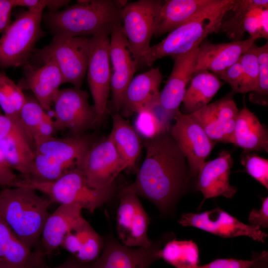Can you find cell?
<instances>
[{
  "instance_id": "obj_44",
  "label": "cell",
  "mask_w": 268,
  "mask_h": 268,
  "mask_svg": "<svg viewBox=\"0 0 268 268\" xmlns=\"http://www.w3.org/2000/svg\"><path fill=\"white\" fill-rule=\"evenodd\" d=\"M13 170L0 148V186L5 188L15 187L19 179Z\"/></svg>"
},
{
  "instance_id": "obj_45",
  "label": "cell",
  "mask_w": 268,
  "mask_h": 268,
  "mask_svg": "<svg viewBox=\"0 0 268 268\" xmlns=\"http://www.w3.org/2000/svg\"><path fill=\"white\" fill-rule=\"evenodd\" d=\"M14 7L11 0H0V33L9 25L10 15Z\"/></svg>"
},
{
  "instance_id": "obj_43",
  "label": "cell",
  "mask_w": 268,
  "mask_h": 268,
  "mask_svg": "<svg viewBox=\"0 0 268 268\" xmlns=\"http://www.w3.org/2000/svg\"><path fill=\"white\" fill-rule=\"evenodd\" d=\"M252 260H236L234 259H217L210 263L198 266L196 268H251Z\"/></svg>"
},
{
  "instance_id": "obj_12",
  "label": "cell",
  "mask_w": 268,
  "mask_h": 268,
  "mask_svg": "<svg viewBox=\"0 0 268 268\" xmlns=\"http://www.w3.org/2000/svg\"><path fill=\"white\" fill-rule=\"evenodd\" d=\"M109 35L104 33L90 37V50L86 73L98 122L101 121L106 115L111 86Z\"/></svg>"
},
{
  "instance_id": "obj_35",
  "label": "cell",
  "mask_w": 268,
  "mask_h": 268,
  "mask_svg": "<svg viewBox=\"0 0 268 268\" xmlns=\"http://www.w3.org/2000/svg\"><path fill=\"white\" fill-rule=\"evenodd\" d=\"M26 100L22 90L4 72L0 71V107L4 114L20 119V112Z\"/></svg>"
},
{
  "instance_id": "obj_11",
  "label": "cell",
  "mask_w": 268,
  "mask_h": 268,
  "mask_svg": "<svg viewBox=\"0 0 268 268\" xmlns=\"http://www.w3.org/2000/svg\"><path fill=\"white\" fill-rule=\"evenodd\" d=\"M174 119L169 133L186 157L191 177L197 179L216 142L189 115L179 111Z\"/></svg>"
},
{
  "instance_id": "obj_39",
  "label": "cell",
  "mask_w": 268,
  "mask_h": 268,
  "mask_svg": "<svg viewBox=\"0 0 268 268\" xmlns=\"http://www.w3.org/2000/svg\"><path fill=\"white\" fill-rule=\"evenodd\" d=\"M249 99L256 104L267 106L268 103V63L259 65V84L257 89L250 92Z\"/></svg>"
},
{
  "instance_id": "obj_47",
  "label": "cell",
  "mask_w": 268,
  "mask_h": 268,
  "mask_svg": "<svg viewBox=\"0 0 268 268\" xmlns=\"http://www.w3.org/2000/svg\"><path fill=\"white\" fill-rule=\"evenodd\" d=\"M255 55L259 65L268 63V43L258 47L254 45Z\"/></svg>"
},
{
  "instance_id": "obj_22",
  "label": "cell",
  "mask_w": 268,
  "mask_h": 268,
  "mask_svg": "<svg viewBox=\"0 0 268 268\" xmlns=\"http://www.w3.org/2000/svg\"><path fill=\"white\" fill-rule=\"evenodd\" d=\"M233 159L227 150L221 151L217 157L205 161L197 177V187L204 199L223 196L231 199L237 188L230 184L231 169Z\"/></svg>"
},
{
  "instance_id": "obj_27",
  "label": "cell",
  "mask_w": 268,
  "mask_h": 268,
  "mask_svg": "<svg viewBox=\"0 0 268 268\" xmlns=\"http://www.w3.org/2000/svg\"><path fill=\"white\" fill-rule=\"evenodd\" d=\"M45 256L24 244L0 217V268H45Z\"/></svg>"
},
{
  "instance_id": "obj_32",
  "label": "cell",
  "mask_w": 268,
  "mask_h": 268,
  "mask_svg": "<svg viewBox=\"0 0 268 268\" xmlns=\"http://www.w3.org/2000/svg\"><path fill=\"white\" fill-rule=\"evenodd\" d=\"M112 119V129L109 137L127 168L134 167L142 147L140 136L121 115L114 114Z\"/></svg>"
},
{
  "instance_id": "obj_25",
  "label": "cell",
  "mask_w": 268,
  "mask_h": 268,
  "mask_svg": "<svg viewBox=\"0 0 268 268\" xmlns=\"http://www.w3.org/2000/svg\"><path fill=\"white\" fill-rule=\"evenodd\" d=\"M24 77L18 84L23 89H29L35 99L46 111L51 110L54 98L63 84V76L56 64L49 62L35 68L26 64Z\"/></svg>"
},
{
  "instance_id": "obj_9",
  "label": "cell",
  "mask_w": 268,
  "mask_h": 268,
  "mask_svg": "<svg viewBox=\"0 0 268 268\" xmlns=\"http://www.w3.org/2000/svg\"><path fill=\"white\" fill-rule=\"evenodd\" d=\"M89 95L80 88L59 89L53 101L54 126L56 132L68 130L80 134L97 123L96 110L89 104Z\"/></svg>"
},
{
  "instance_id": "obj_26",
  "label": "cell",
  "mask_w": 268,
  "mask_h": 268,
  "mask_svg": "<svg viewBox=\"0 0 268 268\" xmlns=\"http://www.w3.org/2000/svg\"><path fill=\"white\" fill-rule=\"evenodd\" d=\"M223 0H164L154 32L158 37L190 21L220 4Z\"/></svg>"
},
{
  "instance_id": "obj_13",
  "label": "cell",
  "mask_w": 268,
  "mask_h": 268,
  "mask_svg": "<svg viewBox=\"0 0 268 268\" xmlns=\"http://www.w3.org/2000/svg\"><path fill=\"white\" fill-rule=\"evenodd\" d=\"M76 168L82 171L91 187L102 189L114 185L118 176L127 168L108 137L91 145Z\"/></svg>"
},
{
  "instance_id": "obj_17",
  "label": "cell",
  "mask_w": 268,
  "mask_h": 268,
  "mask_svg": "<svg viewBox=\"0 0 268 268\" xmlns=\"http://www.w3.org/2000/svg\"><path fill=\"white\" fill-rule=\"evenodd\" d=\"M110 35L109 57L113 70L110 89L113 107L119 112L126 89L138 65L124 33L122 24L114 27Z\"/></svg>"
},
{
  "instance_id": "obj_31",
  "label": "cell",
  "mask_w": 268,
  "mask_h": 268,
  "mask_svg": "<svg viewBox=\"0 0 268 268\" xmlns=\"http://www.w3.org/2000/svg\"><path fill=\"white\" fill-rule=\"evenodd\" d=\"M223 85L217 76L209 71L196 73L182 101L184 114H190L208 104Z\"/></svg>"
},
{
  "instance_id": "obj_2",
  "label": "cell",
  "mask_w": 268,
  "mask_h": 268,
  "mask_svg": "<svg viewBox=\"0 0 268 268\" xmlns=\"http://www.w3.org/2000/svg\"><path fill=\"white\" fill-rule=\"evenodd\" d=\"M127 0H77L61 11L50 12L45 16L51 30L55 34L72 37H93L110 34L122 23V11Z\"/></svg>"
},
{
  "instance_id": "obj_28",
  "label": "cell",
  "mask_w": 268,
  "mask_h": 268,
  "mask_svg": "<svg viewBox=\"0 0 268 268\" xmlns=\"http://www.w3.org/2000/svg\"><path fill=\"white\" fill-rule=\"evenodd\" d=\"M91 145L81 135L66 138L50 136L34 143L35 153L71 169L76 168Z\"/></svg>"
},
{
  "instance_id": "obj_37",
  "label": "cell",
  "mask_w": 268,
  "mask_h": 268,
  "mask_svg": "<svg viewBox=\"0 0 268 268\" xmlns=\"http://www.w3.org/2000/svg\"><path fill=\"white\" fill-rule=\"evenodd\" d=\"M253 44L240 58L239 62L243 71V82L241 94L257 89L259 79V65Z\"/></svg>"
},
{
  "instance_id": "obj_15",
  "label": "cell",
  "mask_w": 268,
  "mask_h": 268,
  "mask_svg": "<svg viewBox=\"0 0 268 268\" xmlns=\"http://www.w3.org/2000/svg\"><path fill=\"white\" fill-rule=\"evenodd\" d=\"M168 238L153 241L148 247H130L109 235L104 238V248L99 257L87 264V268H149L160 259L159 252Z\"/></svg>"
},
{
  "instance_id": "obj_41",
  "label": "cell",
  "mask_w": 268,
  "mask_h": 268,
  "mask_svg": "<svg viewBox=\"0 0 268 268\" xmlns=\"http://www.w3.org/2000/svg\"><path fill=\"white\" fill-rule=\"evenodd\" d=\"M216 75L230 86L232 92L241 93L243 71L239 61Z\"/></svg>"
},
{
  "instance_id": "obj_21",
  "label": "cell",
  "mask_w": 268,
  "mask_h": 268,
  "mask_svg": "<svg viewBox=\"0 0 268 268\" xmlns=\"http://www.w3.org/2000/svg\"><path fill=\"white\" fill-rule=\"evenodd\" d=\"M256 40L250 37L219 44L203 41L198 48L194 75L202 70L211 71L218 74L237 62Z\"/></svg>"
},
{
  "instance_id": "obj_7",
  "label": "cell",
  "mask_w": 268,
  "mask_h": 268,
  "mask_svg": "<svg viewBox=\"0 0 268 268\" xmlns=\"http://www.w3.org/2000/svg\"><path fill=\"white\" fill-rule=\"evenodd\" d=\"M42 13L22 12L4 31L0 38V67H18L27 63L35 43L43 34Z\"/></svg>"
},
{
  "instance_id": "obj_29",
  "label": "cell",
  "mask_w": 268,
  "mask_h": 268,
  "mask_svg": "<svg viewBox=\"0 0 268 268\" xmlns=\"http://www.w3.org/2000/svg\"><path fill=\"white\" fill-rule=\"evenodd\" d=\"M244 151L268 152V132L245 105L239 111L230 141Z\"/></svg>"
},
{
  "instance_id": "obj_46",
  "label": "cell",
  "mask_w": 268,
  "mask_h": 268,
  "mask_svg": "<svg viewBox=\"0 0 268 268\" xmlns=\"http://www.w3.org/2000/svg\"><path fill=\"white\" fill-rule=\"evenodd\" d=\"M251 260L252 265L251 268H268V252L263 251L261 253L253 252Z\"/></svg>"
},
{
  "instance_id": "obj_18",
  "label": "cell",
  "mask_w": 268,
  "mask_h": 268,
  "mask_svg": "<svg viewBox=\"0 0 268 268\" xmlns=\"http://www.w3.org/2000/svg\"><path fill=\"white\" fill-rule=\"evenodd\" d=\"M232 16L222 22L220 29L234 41L242 40L244 33L250 37L268 38V0H234Z\"/></svg>"
},
{
  "instance_id": "obj_36",
  "label": "cell",
  "mask_w": 268,
  "mask_h": 268,
  "mask_svg": "<svg viewBox=\"0 0 268 268\" xmlns=\"http://www.w3.org/2000/svg\"><path fill=\"white\" fill-rule=\"evenodd\" d=\"M157 106L142 110L136 113L135 130L139 135H141L145 139L169 131L170 124L163 115L160 107L158 111Z\"/></svg>"
},
{
  "instance_id": "obj_33",
  "label": "cell",
  "mask_w": 268,
  "mask_h": 268,
  "mask_svg": "<svg viewBox=\"0 0 268 268\" xmlns=\"http://www.w3.org/2000/svg\"><path fill=\"white\" fill-rule=\"evenodd\" d=\"M19 116L34 143L56 133L53 119L34 98L26 96Z\"/></svg>"
},
{
  "instance_id": "obj_23",
  "label": "cell",
  "mask_w": 268,
  "mask_h": 268,
  "mask_svg": "<svg viewBox=\"0 0 268 268\" xmlns=\"http://www.w3.org/2000/svg\"><path fill=\"white\" fill-rule=\"evenodd\" d=\"M82 208L74 204H60L48 217L41 235V247L46 256L61 246L69 233L75 231L88 221L82 215Z\"/></svg>"
},
{
  "instance_id": "obj_3",
  "label": "cell",
  "mask_w": 268,
  "mask_h": 268,
  "mask_svg": "<svg viewBox=\"0 0 268 268\" xmlns=\"http://www.w3.org/2000/svg\"><path fill=\"white\" fill-rule=\"evenodd\" d=\"M35 189L23 186L5 188L0 192V217L27 247H37L50 215L51 203Z\"/></svg>"
},
{
  "instance_id": "obj_10",
  "label": "cell",
  "mask_w": 268,
  "mask_h": 268,
  "mask_svg": "<svg viewBox=\"0 0 268 268\" xmlns=\"http://www.w3.org/2000/svg\"><path fill=\"white\" fill-rule=\"evenodd\" d=\"M117 231L119 240L130 247H148L153 241L147 236L150 219L138 196L131 185L123 187L119 194Z\"/></svg>"
},
{
  "instance_id": "obj_8",
  "label": "cell",
  "mask_w": 268,
  "mask_h": 268,
  "mask_svg": "<svg viewBox=\"0 0 268 268\" xmlns=\"http://www.w3.org/2000/svg\"><path fill=\"white\" fill-rule=\"evenodd\" d=\"M161 0H139L128 2L122 11V28L138 65L150 48L161 8Z\"/></svg>"
},
{
  "instance_id": "obj_4",
  "label": "cell",
  "mask_w": 268,
  "mask_h": 268,
  "mask_svg": "<svg viewBox=\"0 0 268 268\" xmlns=\"http://www.w3.org/2000/svg\"><path fill=\"white\" fill-rule=\"evenodd\" d=\"M234 0H223L218 5L173 30L160 42L150 46L141 57L139 66H151L156 60L183 55L198 47L207 36L220 29Z\"/></svg>"
},
{
  "instance_id": "obj_16",
  "label": "cell",
  "mask_w": 268,
  "mask_h": 268,
  "mask_svg": "<svg viewBox=\"0 0 268 268\" xmlns=\"http://www.w3.org/2000/svg\"><path fill=\"white\" fill-rule=\"evenodd\" d=\"M178 223L183 226L194 227L224 238L247 236L265 242L268 237V234L259 227L246 224L218 207L201 213H184Z\"/></svg>"
},
{
  "instance_id": "obj_6",
  "label": "cell",
  "mask_w": 268,
  "mask_h": 268,
  "mask_svg": "<svg viewBox=\"0 0 268 268\" xmlns=\"http://www.w3.org/2000/svg\"><path fill=\"white\" fill-rule=\"evenodd\" d=\"M90 50V37L55 34L48 45L32 54L37 64L55 63L61 72L63 83L80 88L87 72Z\"/></svg>"
},
{
  "instance_id": "obj_14",
  "label": "cell",
  "mask_w": 268,
  "mask_h": 268,
  "mask_svg": "<svg viewBox=\"0 0 268 268\" xmlns=\"http://www.w3.org/2000/svg\"><path fill=\"white\" fill-rule=\"evenodd\" d=\"M0 148L10 167L29 179L35 157L34 143L20 120L0 114Z\"/></svg>"
},
{
  "instance_id": "obj_38",
  "label": "cell",
  "mask_w": 268,
  "mask_h": 268,
  "mask_svg": "<svg viewBox=\"0 0 268 268\" xmlns=\"http://www.w3.org/2000/svg\"><path fill=\"white\" fill-rule=\"evenodd\" d=\"M240 161L246 172L268 189V160L251 152L243 151Z\"/></svg>"
},
{
  "instance_id": "obj_24",
  "label": "cell",
  "mask_w": 268,
  "mask_h": 268,
  "mask_svg": "<svg viewBox=\"0 0 268 268\" xmlns=\"http://www.w3.org/2000/svg\"><path fill=\"white\" fill-rule=\"evenodd\" d=\"M163 79L158 68H152L133 77L124 94L120 110L123 115L129 116L159 105V88Z\"/></svg>"
},
{
  "instance_id": "obj_1",
  "label": "cell",
  "mask_w": 268,
  "mask_h": 268,
  "mask_svg": "<svg viewBox=\"0 0 268 268\" xmlns=\"http://www.w3.org/2000/svg\"><path fill=\"white\" fill-rule=\"evenodd\" d=\"M145 156L131 186L152 202L162 214L170 213L191 179L184 155L169 131L145 139Z\"/></svg>"
},
{
  "instance_id": "obj_30",
  "label": "cell",
  "mask_w": 268,
  "mask_h": 268,
  "mask_svg": "<svg viewBox=\"0 0 268 268\" xmlns=\"http://www.w3.org/2000/svg\"><path fill=\"white\" fill-rule=\"evenodd\" d=\"M104 246V238L88 222L81 228L67 234L61 246L83 264L94 262L99 257Z\"/></svg>"
},
{
  "instance_id": "obj_48",
  "label": "cell",
  "mask_w": 268,
  "mask_h": 268,
  "mask_svg": "<svg viewBox=\"0 0 268 268\" xmlns=\"http://www.w3.org/2000/svg\"><path fill=\"white\" fill-rule=\"evenodd\" d=\"M53 268H87V264H81L72 257L61 265Z\"/></svg>"
},
{
  "instance_id": "obj_19",
  "label": "cell",
  "mask_w": 268,
  "mask_h": 268,
  "mask_svg": "<svg viewBox=\"0 0 268 268\" xmlns=\"http://www.w3.org/2000/svg\"><path fill=\"white\" fill-rule=\"evenodd\" d=\"M233 92L209 103L189 116L213 141L230 143L239 114Z\"/></svg>"
},
{
  "instance_id": "obj_20",
  "label": "cell",
  "mask_w": 268,
  "mask_h": 268,
  "mask_svg": "<svg viewBox=\"0 0 268 268\" xmlns=\"http://www.w3.org/2000/svg\"><path fill=\"white\" fill-rule=\"evenodd\" d=\"M199 47L185 54L172 57L173 67L160 92L159 99L161 110L170 122L180 111L187 85L194 76Z\"/></svg>"
},
{
  "instance_id": "obj_34",
  "label": "cell",
  "mask_w": 268,
  "mask_h": 268,
  "mask_svg": "<svg viewBox=\"0 0 268 268\" xmlns=\"http://www.w3.org/2000/svg\"><path fill=\"white\" fill-rule=\"evenodd\" d=\"M159 257L175 268H196L200 262L198 247L192 240L168 241L160 250Z\"/></svg>"
},
{
  "instance_id": "obj_5",
  "label": "cell",
  "mask_w": 268,
  "mask_h": 268,
  "mask_svg": "<svg viewBox=\"0 0 268 268\" xmlns=\"http://www.w3.org/2000/svg\"><path fill=\"white\" fill-rule=\"evenodd\" d=\"M17 186L30 187L45 194L51 203L77 204L90 213L108 202L115 191L114 184L102 189L91 187L82 171L76 168L68 170L52 182H39L22 179L16 182L15 186Z\"/></svg>"
},
{
  "instance_id": "obj_42",
  "label": "cell",
  "mask_w": 268,
  "mask_h": 268,
  "mask_svg": "<svg viewBox=\"0 0 268 268\" xmlns=\"http://www.w3.org/2000/svg\"><path fill=\"white\" fill-rule=\"evenodd\" d=\"M262 201L261 208H253L248 220L251 225L266 228L268 227V197L262 198Z\"/></svg>"
},
{
  "instance_id": "obj_40",
  "label": "cell",
  "mask_w": 268,
  "mask_h": 268,
  "mask_svg": "<svg viewBox=\"0 0 268 268\" xmlns=\"http://www.w3.org/2000/svg\"><path fill=\"white\" fill-rule=\"evenodd\" d=\"M14 6L26 7L28 10L42 12L45 8L50 12L58 11L57 9L67 5L70 2L67 0H11Z\"/></svg>"
}]
</instances>
